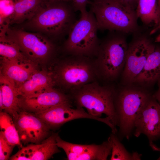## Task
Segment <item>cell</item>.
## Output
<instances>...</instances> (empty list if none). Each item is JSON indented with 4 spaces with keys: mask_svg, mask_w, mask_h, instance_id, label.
Listing matches in <instances>:
<instances>
[{
    "mask_svg": "<svg viewBox=\"0 0 160 160\" xmlns=\"http://www.w3.org/2000/svg\"><path fill=\"white\" fill-rule=\"evenodd\" d=\"M89 1H92L93 2H95L108 1H117V2H120L123 4L121 0H91Z\"/></svg>",
    "mask_w": 160,
    "mask_h": 160,
    "instance_id": "obj_31",
    "label": "cell"
},
{
    "mask_svg": "<svg viewBox=\"0 0 160 160\" xmlns=\"http://www.w3.org/2000/svg\"><path fill=\"white\" fill-rule=\"evenodd\" d=\"M45 2L44 0H15L12 12L7 18L8 25L29 20Z\"/></svg>",
    "mask_w": 160,
    "mask_h": 160,
    "instance_id": "obj_18",
    "label": "cell"
},
{
    "mask_svg": "<svg viewBox=\"0 0 160 160\" xmlns=\"http://www.w3.org/2000/svg\"><path fill=\"white\" fill-rule=\"evenodd\" d=\"M108 139L112 146L111 160H140V154L137 152L131 153L125 149L121 143L116 134L112 132Z\"/></svg>",
    "mask_w": 160,
    "mask_h": 160,
    "instance_id": "obj_24",
    "label": "cell"
},
{
    "mask_svg": "<svg viewBox=\"0 0 160 160\" xmlns=\"http://www.w3.org/2000/svg\"><path fill=\"white\" fill-rule=\"evenodd\" d=\"M11 160H30L25 151L23 147L20 149L15 154L10 157Z\"/></svg>",
    "mask_w": 160,
    "mask_h": 160,
    "instance_id": "obj_27",
    "label": "cell"
},
{
    "mask_svg": "<svg viewBox=\"0 0 160 160\" xmlns=\"http://www.w3.org/2000/svg\"><path fill=\"white\" fill-rule=\"evenodd\" d=\"M149 145L153 151H158L160 152V147H159L157 146L155 144H154L153 142L149 143ZM157 160H160V156Z\"/></svg>",
    "mask_w": 160,
    "mask_h": 160,
    "instance_id": "obj_30",
    "label": "cell"
},
{
    "mask_svg": "<svg viewBox=\"0 0 160 160\" xmlns=\"http://www.w3.org/2000/svg\"><path fill=\"white\" fill-rule=\"evenodd\" d=\"M0 84V93L2 96L5 108L4 111L12 116L21 109L17 87L13 81L1 75Z\"/></svg>",
    "mask_w": 160,
    "mask_h": 160,
    "instance_id": "obj_20",
    "label": "cell"
},
{
    "mask_svg": "<svg viewBox=\"0 0 160 160\" xmlns=\"http://www.w3.org/2000/svg\"><path fill=\"white\" fill-rule=\"evenodd\" d=\"M157 0L159 10V16L160 18V0Z\"/></svg>",
    "mask_w": 160,
    "mask_h": 160,
    "instance_id": "obj_33",
    "label": "cell"
},
{
    "mask_svg": "<svg viewBox=\"0 0 160 160\" xmlns=\"http://www.w3.org/2000/svg\"></svg>",
    "mask_w": 160,
    "mask_h": 160,
    "instance_id": "obj_35",
    "label": "cell"
},
{
    "mask_svg": "<svg viewBox=\"0 0 160 160\" xmlns=\"http://www.w3.org/2000/svg\"><path fill=\"white\" fill-rule=\"evenodd\" d=\"M158 82V89L156 92L153 94V96L158 101L160 106V81Z\"/></svg>",
    "mask_w": 160,
    "mask_h": 160,
    "instance_id": "obj_29",
    "label": "cell"
},
{
    "mask_svg": "<svg viewBox=\"0 0 160 160\" xmlns=\"http://www.w3.org/2000/svg\"><path fill=\"white\" fill-rule=\"evenodd\" d=\"M153 29L142 25L132 34L131 39L128 44L125 63L122 72L123 85L133 84L143 69L148 56L154 49L156 41L151 36L154 34Z\"/></svg>",
    "mask_w": 160,
    "mask_h": 160,
    "instance_id": "obj_8",
    "label": "cell"
},
{
    "mask_svg": "<svg viewBox=\"0 0 160 160\" xmlns=\"http://www.w3.org/2000/svg\"><path fill=\"white\" fill-rule=\"evenodd\" d=\"M57 133H53L39 144L31 143L24 147L31 160H46L60 152L56 143Z\"/></svg>",
    "mask_w": 160,
    "mask_h": 160,
    "instance_id": "obj_19",
    "label": "cell"
},
{
    "mask_svg": "<svg viewBox=\"0 0 160 160\" xmlns=\"http://www.w3.org/2000/svg\"><path fill=\"white\" fill-rule=\"evenodd\" d=\"M75 12L71 2H46L28 20L27 25L52 40H57L68 35L77 20Z\"/></svg>",
    "mask_w": 160,
    "mask_h": 160,
    "instance_id": "obj_1",
    "label": "cell"
},
{
    "mask_svg": "<svg viewBox=\"0 0 160 160\" xmlns=\"http://www.w3.org/2000/svg\"><path fill=\"white\" fill-rule=\"evenodd\" d=\"M160 81V47L156 46L133 84L144 87Z\"/></svg>",
    "mask_w": 160,
    "mask_h": 160,
    "instance_id": "obj_17",
    "label": "cell"
},
{
    "mask_svg": "<svg viewBox=\"0 0 160 160\" xmlns=\"http://www.w3.org/2000/svg\"><path fill=\"white\" fill-rule=\"evenodd\" d=\"M134 129L136 137L144 134L149 143L160 138V106L153 94L135 120Z\"/></svg>",
    "mask_w": 160,
    "mask_h": 160,
    "instance_id": "obj_12",
    "label": "cell"
},
{
    "mask_svg": "<svg viewBox=\"0 0 160 160\" xmlns=\"http://www.w3.org/2000/svg\"><path fill=\"white\" fill-rule=\"evenodd\" d=\"M1 33L16 44L22 53L36 66L47 63L54 56L56 48L52 40L39 33L4 27Z\"/></svg>",
    "mask_w": 160,
    "mask_h": 160,
    "instance_id": "obj_9",
    "label": "cell"
},
{
    "mask_svg": "<svg viewBox=\"0 0 160 160\" xmlns=\"http://www.w3.org/2000/svg\"><path fill=\"white\" fill-rule=\"evenodd\" d=\"M127 35L109 31L100 41L95 62L98 73L106 80L115 79L123 71L128 47Z\"/></svg>",
    "mask_w": 160,
    "mask_h": 160,
    "instance_id": "obj_3",
    "label": "cell"
},
{
    "mask_svg": "<svg viewBox=\"0 0 160 160\" xmlns=\"http://www.w3.org/2000/svg\"><path fill=\"white\" fill-rule=\"evenodd\" d=\"M15 146L9 143L1 132H0V160L9 159Z\"/></svg>",
    "mask_w": 160,
    "mask_h": 160,
    "instance_id": "obj_25",
    "label": "cell"
},
{
    "mask_svg": "<svg viewBox=\"0 0 160 160\" xmlns=\"http://www.w3.org/2000/svg\"><path fill=\"white\" fill-rule=\"evenodd\" d=\"M46 2H53L56 1H64L67 2H71L72 0H44Z\"/></svg>",
    "mask_w": 160,
    "mask_h": 160,
    "instance_id": "obj_32",
    "label": "cell"
},
{
    "mask_svg": "<svg viewBox=\"0 0 160 160\" xmlns=\"http://www.w3.org/2000/svg\"><path fill=\"white\" fill-rule=\"evenodd\" d=\"M1 0L12 1V0H1Z\"/></svg>",
    "mask_w": 160,
    "mask_h": 160,
    "instance_id": "obj_34",
    "label": "cell"
},
{
    "mask_svg": "<svg viewBox=\"0 0 160 160\" xmlns=\"http://www.w3.org/2000/svg\"><path fill=\"white\" fill-rule=\"evenodd\" d=\"M135 11L143 25L151 27L154 24L156 26L160 23L157 0H138Z\"/></svg>",
    "mask_w": 160,
    "mask_h": 160,
    "instance_id": "obj_21",
    "label": "cell"
},
{
    "mask_svg": "<svg viewBox=\"0 0 160 160\" xmlns=\"http://www.w3.org/2000/svg\"><path fill=\"white\" fill-rule=\"evenodd\" d=\"M0 132L10 144L23 147L18 133L12 116L7 112H0Z\"/></svg>",
    "mask_w": 160,
    "mask_h": 160,
    "instance_id": "obj_22",
    "label": "cell"
},
{
    "mask_svg": "<svg viewBox=\"0 0 160 160\" xmlns=\"http://www.w3.org/2000/svg\"><path fill=\"white\" fill-rule=\"evenodd\" d=\"M12 117L24 144H39L51 134V128L34 113L21 109Z\"/></svg>",
    "mask_w": 160,
    "mask_h": 160,
    "instance_id": "obj_10",
    "label": "cell"
},
{
    "mask_svg": "<svg viewBox=\"0 0 160 160\" xmlns=\"http://www.w3.org/2000/svg\"><path fill=\"white\" fill-rule=\"evenodd\" d=\"M19 97L21 109L34 114L43 112L58 105L72 104L70 95H68L53 87L49 88L37 95L31 97Z\"/></svg>",
    "mask_w": 160,
    "mask_h": 160,
    "instance_id": "obj_13",
    "label": "cell"
},
{
    "mask_svg": "<svg viewBox=\"0 0 160 160\" xmlns=\"http://www.w3.org/2000/svg\"><path fill=\"white\" fill-rule=\"evenodd\" d=\"M123 4L126 7L133 10L135 11L138 0H121Z\"/></svg>",
    "mask_w": 160,
    "mask_h": 160,
    "instance_id": "obj_28",
    "label": "cell"
},
{
    "mask_svg": "<svg viewBox=\"0 0 160 160\" xmlns=\"http://www.w3.org/2000/svg\"><path fill=\"white\" fill-rule=\"evenodd\" d=\"M56 139L58 147L64 151L68 160H105L111 153L108 139L99 145L73 143L62 140L58 135Z\"/></svg>",
    "mask_w": 160,
    "mask_h": 160,
    "instance_id": "obj_11",
    "label": "cell"
},
{
    "mask_svg": "<svg viewBox=\"0 0 160 160\" xmlns=\"http://www.w3.org/2000/svg\"><path fill=\"white\" fill-rule=\"evenodd\" d=\"M91 58L69 55L60 61L51 73L55 83L71 92L94 81L98 72L95 61Z\"/></svg>",
    "mask_w": 160,
    "mask_h": 160,
    "instance_id": "obj_6",
    "label": "cell"
},
{
    "mask_svg": "<svg viewBox=\"0 0 160 160\" xmlns=\"http://www.w3.org/2000/svg\"><path fill=\"white\" fill-rule=\"evenodd\" d=\"M0 55L1 57L9 60L33 64L22 53L16 44L1 33L0 37Z\"/></svg>",
    "mask_w": 160,
    "mask_h": 160,
    "instance_id": "obj_23",
    "label": "cell"
},
{
    "mask_svg": "<svg viewBox=\"0 0 160 160\" xmlns=\"http://www.w3.org/2000/svg\"><path fill=\"white\" fill-rule=\"evenodd\" d=\"M89 0H72L71 3L76 12L79 11L81 15L86 14L88 12L86 6Z\"/></svg>",
    "mask_w": 160,
    "mask_h": 160,
    "instance_id": "obj_26",
    "label": "cell"
},
{
    "mask_svg": "<svg viewBox=\"0 0 160 160\" xmlns=\"http://www.w3.org/2000/svg\"><path fill=\"white\" fill-rule=\"evenodd\" d=\"M115 92L112 88L93 81L71 92L70 96L76 108H84L89 114L96 117L105 114L116 128L118 121L114 105Z\"/></svg>",
    "mask_w": 160,
    "mask_h": 160,
    "instance_id": "obj_4",
    "label": "cell"
},
{
    "mask_svg": "<svg viewBox=\"0 0 160 160\" xmlns=\"http://www.w3.org/2000/svg\"><path fill=\"white\" fill-rule=\"evenodd\" d=\"M55 84L51 73L37 70L27 81L17 87L19 96L24 98L36 96Z\"/></svg>",
    "mask_w": 160,
    "mask_h": 160,
    "instance_id": "obj_16",
    "label": "cell"
},
{
    "mask_svg": "<svg viewBox=\"0 0 160 160\" xmlns=\"http://www.w3.org/2000/svg\"><path fill=\"white\" fill-rule=\"evenodd\" d=\"M97 20L90 10L81 15L70 30L63 46V51L69 55L92 57L96 56L100 41Z\"/></svg>",
    "mask_w": 160,
    "mask_h": 160,
    "instance_id": "obj_7",
    "label": "cell"
},
{
    "mask_svg": "<svg viewBox=\"0 0 160 160\" xmlns=\"http://www.w3.org/2000/svg\"><path fill=\"white\" fill-rule=\"evenodd\" d=\"M153 95L145 88L133 84L125 85L116 91L114 105L120 140L129 139L134 129L135 120Z\"/></svg>",
    "mask_w": 160,
    "mask_h": 160,
    "instance_id": "obj_2",
    "label": "cell"
},
{
    "mask_svg": "<svg viewBox=\"0 0 160 160\" xmlns=\"http://www.w3.org/2000/svg\"><path fill=\"white\" fill-rule=\"evenodd\" d=\"M88 4L95 16L99 30L119 31L129 34L137 31L141 27L138 24L135 11L121 3L89 1Z\"/></svg>",
    "mask_w": 160,
    "mask_h": 160,
    "instance_id": "obj_5",
    "label": "cell"
},
{
    "mask_svg": "<svg viewBox=\"0 0 160 160\" xmlns=\"http://www.w3.org/2000/svg\"><path fill=\"white\" fill-rule=\"evenodd\" d=\"M71 104H61L54 106L40 113L34 114L51 129L56 128L72 120L79 119H91L100 121L102 118L92 116L83 108L73 109Z\"/></svg>",
    "mask_w": 160,
    "mask_h": 160,
    "instance_id": "obj_14",
    "label": "cell"
},
{
    "mask_svg": "<svg viewBox=\"0 0 160 160\" xmlns=\"http://www.w3.org/2000/svg\"><path fill=\"white\" fill-rule=\"evenodd\" d=\"M0 75L13 81L17 87L28 80L36 71V66L0 57Z\"/></svg>",
    "mask_w": 160,
    "mask_h": 160,
    "instance_id": "obj_15",
    "label": "cell"
}]
</instances>
